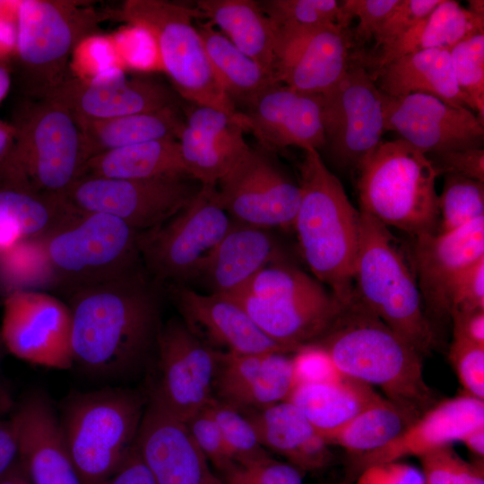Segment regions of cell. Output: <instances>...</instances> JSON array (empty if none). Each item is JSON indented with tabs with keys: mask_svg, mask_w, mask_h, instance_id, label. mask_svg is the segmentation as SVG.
I'll list each match as a JSON object with an SVG mask.
<instances>
[{
	"mask_svg": "<svg viewBox=\"0 0 484 484\" xmlns=\"http://www.w3.org/2000/svg\"><path fill=\"white\" fill-rule=\"evenodd\" d=\"M68 295L73 365L110 380L149 367L162 324L156 290L141 270Z\"/></svg>",
	"mask_w": 484,
	"mask_h": 484,
	"instance_id": "obj_1",
	"label": "cell"
},
{
	"mask_svg": "<svg viewBox=\"0 0 484 484\" xmlns=\"http://www.w3.org/2000/svg\"><path fill=\"white\" fill-rule=\"evenodd\" d=\"M346 376L422 414L437 402L425 382L422 355L355 298L315 342Z\"/></svg>",
	"mask_w": 484,
	"mask_h": 484,
	"instance_id": "obj_2",
	"label": "cell"
},
{
	"mask_svg": "<svg viewBox=\"0 0 484 484\" xmlns=\"http://www.w3.org/2000/svg\"><path fill=\"white\" fill-rule=\"evenodd\" d=\"M300 173L301 198L293 226L303 258L315 279L347 306L354 298L359 210L318 151H305Z\"/></svg>",
	"mask_w": 484,
	"mask_h": 484,
	"instance_id": "obj_3",
	"label": "cell"
},
{
	"mask_svg": "<svg viewBox=\"0 0 484 484\" xmlns=\"http://www.w3.org/2000/svg\"><path fill=\"white\" fill-rule=\"evenodd\" d=\"M0 183L65 197L85 162L82 130L72 112L50 99H26L14 121Z\"/></svg>",
	"mask_w": 484,
	"mask_h": 484,
	"instance_id": "obj_4",
	"label": "cell"
},
{
	"mask_svg": "<svg viewBox=\"0 0 484 484\" xmlns=\"http://www.w3.org/2000/svg\"><path fill=\"white\" fill-rule=\"evenodd\" d=\"M354 298L422 356L436 344L412 269L386 226L359 210Z\"/></svg>",
	"mask_w": 484,
	"mask_h": 484,
	"instance_id": "obj_5",
	"label": "cell"
},
{
	"mask_svg": "<svg viewBox=\"0 0 484 484\" xmlns=\"http://www.w3.org/2000/svg\"><path fill=\"white\" fill-rule=\"evenodd\" d=\"M357 171L360 211L413 238L438 232L439 174L425 153L401 138L382 141Z\"/></svg>",
	"mask_w": 484,
	"mask_h": 484,
	"instance_id": "obj_6",
	"label": "cell"
},
{
	"mask_svg": "<svg viewBox=\"0 0 484 484\" xmlns=\"http://www.w3.org/2000/svg\"><path fill=\"white\" fill-rule=\"evenodd\" d=\"M223 295L236 300L264 334L289 352L315 342L343 307L316 279L280 261Z\"/></svg>",
	"mask_w": 484,
	"mask_h": 484,
	"instance_id": "obj_7",
	"label": "cell"
},
{
	"mask_svg": "<svg viewBox=\"0 0 484 484\" xmlns=\"http://www.w3.org/2000/svg\"><path fill=\"white\" fill-rule=\"evenodd\" d=\"M147 403V393L123 387L66 402L60 421L82 484H103L118 470L134 447Z\"/></svg>",
	"mask_w": 484,
	"mask_h": 484,
	"instance_id": "obj_8",
	"label": "cell"
},
{
	"mask_svg": "<svg viewBox=\"0 0 484 484\" xmlns=\"http://www.w3.org/2000/svg\"><path fill=\"white\" fill-rule=\"evenodd\" d=\"M98 22L93 11L71 2H18L11 61L27 99L49 98L73 78L69 58L83 39L97 31Z\"/></svg>",
	"mask_w": 484,
	"mask_h": 484,
	"instance_id": "obj_9",
	"label": "cell"
},
{
	"mask_svg": "<svg viewBox=\"0 0 484 484\" xmlns=\"http://www.w3.org/2000/svg\"><path fill=\"white\" fill-rule=\"evenodd\" d=\"M139 231L101 212H79L39 239L51 283L68 294L140 269Z\"/></svg>",
	"mask_w": 484,
	"mask_h": 484,
	"instance_id": "obj_10",
	"label": "cell"
},
{
	"mask_svg": "<svg viewBox=\"0 0 484 484\" xmlns=\"http://www.w3.org/2000/svg\"><path fill=\"white\" fill-rule=\"evenodd\" d=\"M121 16L151 37L163 69L184 99L232 116L241 113L214 76L193 24L194 10L167 1L130 0L124 4Z\"/></svg>",
	"mask_w": 484,
	"mask_h": 484,
	"instance_id": "obj_11",
	"label": "cell"
},
{
	"mask_svg": "<svg viewBox=\"0 0 484 484\" xmlns=\"http://www.w3.org/2000/svg\"><path fill=\"white\" fill-rule=\"evenodd\" d=\"M231 224L216 186H202L182 211L159 227L140 233L142 262L157 281L195 279Z\"/></svg>",
	"mask_w": 484,
	"mask_h": 484,
	"instance_id": "obj_12",
	"label": "cell"
},
{
	"mask_svg": "<svg viewBox=\"0 0 484 484\" xmlns=\"http://www.w3.org/2000/svg\"><path fill=\"white\" fill-rule=\"evenodd\" d=\"M201 187L188 175L143 179L80 178L67 190L65 199L79 212L107 213L142 233L182 211Z\"/></svg>",
	"mask_w": 484,
	"mask_h": 484,
	"instance_id": "obj_13",
	"label": "cell"
},
{
	"mask_svg": "<svg viewBox=\"0 0 484 484\" xmlns=\"http://www.w3.org/2000/svg\"><path fill=\"white\" fill-rule=\"evenodd\" d=\"M220 351L196 336L183 320L161 324L148 398L186 421L213 398Z\"/></svg>",
	"mask_w": 484,
	"mask_h": 484,
	"instance_id": "obj_14",
	"label": "cell"
},
{
	"mask_svg": "<svg viewBox=\"0 0 484 484\" xmlns=\"http://www.w3.org/2000/svg\"><path fill=\"white\" fill-rule=\"evenodd\" d=\"M325 146L336 165L357 169L385 132L382 94L362 65L350 64L343 77L321 95Z\"/></svg>",
	"mask_w": 484,
	"mask_h": 484,
	"instance_id": "obj_15",
	"label": "cell"
},
{
	"mask_svg": "<svg viewBox=\"0 0 484 484\" xmlns=\"http://www.w3.org/2000/svg\"><path fill=\"white\" fill-rule=\"evenodd\" d=\"M221 206L238 223L266 229L293 226L301 191L265 153L249 147L217 183Z\"/></svg>",
	"mask_w": 484,
	"mask_h": 484,
	"instance_id": "obj_16",
	"label": "cell"
},
{
	"mask_svg": "<svg viewBox=\"0 0 484 484\" xmlns=\"http://www.w3.org/2000/svg\"><path fill=\"white\" fill-rule=\"evenodd\" d=\"M1 336L20 359L57 369L73 365L70 309L50 295L29 290L7 294Z\"/></svg>",
	"mask_w": 484,
	"mask_h": 484,
	"instance_id": "obj_17",
	"label": "cell"
},
{
	"mask_svg": "<svg viewBox=\"0 0 484 484\" xmlns=\"http://www.w3.org/2000/svg\"><path fill=\"white\" fill-rule=\"evenodd\" d=\"M273 31L275 82L301 93L322 95L348 70L350 42L347 28L332 23Z\"/></svg>",
	"mask_w": 484,
	"mask_h": 484,
	"instance_id": "obj_18",
	"label": "cell"
},
{
	"mask_svg": "<svg viewBox=\"0 0 484 484\" xmlns=\"http://www.w3.org/2000/svg\"><path fill=\"white\" fill-rule=\"evenodd\" d=\"M381 94L385 132L398 133L426 155L482 147L484 122L470 108L420 93Z\"/></svg>",
	"mask_w": 484,
	"mask_h": 484,
	"instance_id": "obj_19",
	"label": "cell"
},
{
	"mask_svg": "<svg viewBox=\"0 0 484 484\" xmlns=\"http://www.w3.org/2000/svg\"><path fill=\"white\" fill-rule=\"evenodd\" d=\"M412 248V270L429 323L449 318L455 282L484 257V217L451 232L414 238Z\"/></svg>",
	"mask_w": 484,
	"mask_h": 484,
	"instance_id": "obj_20",
	"label": "cell"
},
{
	"mask_svg": "<svg viewBox=\"0 0 484 484\" xmlns=\"http://www.w3.org/2000/svg\"><path fill=\"white\" fill-rule=\"evenodd\" d=\"M64 104L78 123L150 113L177 105L174 93L147 77H130L117 66L89 80L73 77L49 97Z\"/></svg>",
	"mask_w": 484,
	"mask_h": 484,
	"instance_id": "obj_21",
	"label": "cell"
},
{
	"mask_svg": "<svg viewBox=\"0 0 484 484\" xmlns=\"http://www.w3.org/2000/svg\"><path fill=\"white\" fill-rule=\"evenodd\" d=\"M484 426V401L466 393L437 402L413 421L397 438L374 452L350 456L342 482L352 484L366 468L419 458L462 441L471 430Z\"/></svg>",
	"mask_w": 484,
	"mask_h": 484,
	"instance_id": "obj_22",
	"label": "cell"
},
{
	"mask_svg": "<svg viewBox=\"0 0 484 484\" xmlns=\"http://www.w3.org/2000/svg\"><path fill=\"white\" fill-rule=\"evenodd\" d=\"M134 447L156 484H223L186 422L149 398Z\"/></svg>",
	"mask_w": 484,
	"mask_h": 484,
	"instance_id": "obj_23",
	"label": "cell"
},
{
	"mask_svg": "<svg viewBox=\"0 0 484 484\" xmlns=\"http://www.w3.org/2000/svg\"><path fill=\"white\" fill-rule=\"evenodd\" d=\"M18 461L30 484H82L60 419L41 392L28 395L11 417Z\"/></svg>",
	"mask_w": 484,
	"mask_h": 484,
	"instance_id": "obj_24",
	"label": "cell"
},
{
	"mask_svg": "<svg viewBox=\"0 0 484 484\" xmlns=\"http://www.w3.org/2000/svg\"><path fill=\"white\" fill-rule=\"evenodd\" d=\"M247 130L269 149L325 146L321 95L305 94L276 83L247 108Z\"/></svg>",
	"mask_w": 484,
	"mask_h": 484,
	"instance_id": "obj_25",
	"label": "cell"
},
{
	"mask_svg": "<svg viewBox=\"0 0 484 484\" xmlns=\"http://www.w3.org/2000/svg\"><path fill=\"white\" fill-rule=\"evenodd\" d=\"M171 291L184 323L211 347L238 354L289 352L264 334L229 296L202 294L183 286H173Z\"/></svg>",
	"mask_w": 484,
	"mask_h": 484,
	"instance_id": "obj_26",
	"label": "cell"
},
{
	"mask_svg": "<svg viewBox=\"0 0 484 484\" xmlns=\"http://www.w3.org/2000/svg\"><path fill=\"white\" fill-rule=\"evenodd\" d=\"M294 385L286 353L220 351L213 397L240 412L258 411L287 401Z\"/></svg>",
	"mask_w": 484,
	"mask_h": 484,
	"instance_id": "obj_27",
	"label": "cell"
},
{
	"mask_svg": "<svg viewBox=\"0 0 484 484\" xmlns=\"http://www.w3.org/2000/svg\"><path fill=\"white\" fill-rule=\"evenodd\" d=\"M241 413L267 451L283 456L303 472L322 470L333 461L324 436L290 402Z\"/></svg>",
	"mask_w": 484,
	"mask_h": 484,
	"instance_id": "obj_28",
	"label": "cell"
},
{
	"mask_svg": "<svg viewBox=\"0 0 484 484\" xmlns=\"http://www.w3.org/2000/svg\"><path fill=\"white\" fill-rule=\"evenodd\" d=\"M275 241L265 229L232 222L202 267L201 279L210 293L229 294L265 266L279 262Z\"/></svg>",
	"mask_w": 484,
	"mask_h": 484,
	"instance_id": "obj_29",
	"label": "cell"
},
{
	"mask_svg": "<svg viewBox=\"0 0 484 484\" xmlns=\"http://www.w3.org/2000/svg\"><path fill=\"white\" fill-rule=\"evenodd\" d=\"M376 75L378 89L388 97L420 93L467 108L454 78L448 48L404 55L378 68Z\"/></svg>",
	"mask_w": 484,
	"mask_h": 484,
	"instance_id": "obj_30",
	"label": "cell"
},
{
	"mask_svg": "<svg viewBox=\"0 0 484 484\" xmlns=\"http://www.w3.org/2000/svg\"><path fill=\"white\" fill-rule=\"evenodd\" d=\"M195 5V17H205L218 26L236 48L273 78L274 31L256 1L199 0Z\"/></svg>",
	"mask_w": 484,
	"mask_h": 484,
	"instance_id": "obj_31",
	"label": "cell"
},
{
	"mask_svg": "<svg viewBox=\"0 0 484 484\" xmlns=\"http://www.w3.org/2000/svg\"><path fill=\"white\" fill-rule=\"evenodd\" d=\"M381 397L368 385L344 376L335 382L296 385L287 401L324 436L345 425Z\"/></svg>",
	"mask_w": 484,
	"mask_h": 484,
	"instance_id": "obj_32",
	"label": "cell"
},
{
	"mask_svg": "<svg viewBox=\"0 0 484 484\" xmlns=\"http://www.w3.org/2000/svg\"><path fill=\"white\" fill-rule=\"evenodd\" d=\"M78 124L82 134L85 161L125 146L162 139L178 140L186 125L177 105L150 113Z\"/></svg>",
	"mask_w": 484,
	"mask_h": 484,
	"instance_id": "obj_33",
	"label": "cell"
},
{
	"mask_svg": "<svg viewBox=\"0 0 484 484\" xmlns=\"http://www.w3.org/2000/svg\"><path fill=\"white\" fill-rule=\"evenodd\" d=\"M187 175L177 139H162L114 149L87 160L76 178L143 179Z\"/></svg>",
	"mask_w": 484,
	"mask_h": 484,
	"instance_id": "obj_34",
	"label": "cell"
},
{
	"mask_svg": "<svg viewBox=\"0 0 484 484\" xmlns=\"http://www.w3.org/2000/svg\"><path fill=\"white\" fill-rule=\"evenodd\" d=\"M484 32V18L454 0H441L426 17L392 44L381 48L377 69L404 55L428 49H450L462 39Z\"/></svg>",
	"mask_w": 484,
	"mask_h": 484,
	"instance_id": "obj_35",
	"label": "cell"
},
{
	"mask_svg": "<svg viewBox=\"0 0 484 484\" xmlns=\"http://www.w3.org/2000/svg\"><path fill=\"white\" fill-rule=\"evenodd\" d=\"M214 76L229 99L250 107L273 78L210 23L197 28ZM236 106V105H235Z\"/></svg>",
	"mask_w": 484,
	"mask_h": 484,
	"instance_id": "obj_36",
	"label": "cell"
},
{
	"mask_svg": "<svg viewBox=\"0 0 484 484\" xmlns=\"http://www.w3.org/2000/svg\"><path fill=\"white\" fill-rule=\"evenodd\" d=\"M421 414L384 396L340 428L324 436L350 456L378 450L397 438Z\"/></svg>",
	"mask_w": 484,
	"mask_h": 484,
	"instance_id": "obj_37",
	"label": "cell"
},
{
	"mask_svg": "<svg viewBox=\"0 0 484 484\" xmlns=\"http://www.w3.org/2000/svg\"><path fill=\"white\" fill-rule=\"evenodd\" d=\"M78 213L65 197L0 183V225L22 239H42Z\"/></svg>",
	"mask_w": 484,
	"mask_h": 484,
	"instance_id": "obj_38",
	"label": "cell"
},
{
	"mask_svg": "<svg viewBox=\"0 0 484 484\" xmlns=\"http://www.w3.org/2000/svg\"><path fill=\"white\" fill-rule=\"evenodd\" d=\"M178 143L187 175L202 186H216L249 149L223 146L199 135L186 125Z\"/></svg>",
	"mask_w": 484,
	"mask_h": 484,
	"instance_id": "obj_39",
	"label": "cell"
},
{
	"mask_svg": "<svg viewBox=\"0 0 484 484\" xmlns=\"http://www.w3.org/2000/svg\"><path fill=\"white\" fill-rule=\"evenodd\" d=\"M438 232L447 233L484 217V183L445 175L438 195Z\"/></svg>",
	"mask_w": 484,
	"mask_h": 484,
	"instance_id": "obj_40",
	"label": "cell"
},
{
	"mask_svg": "<svg viewBox=\"0 0 484 484\" xmlns=\"http://www.w3.org/2000/svg\"><path fill=\"white\" fill-rule=\"evenodd\" d=\"M450 56L467 108L484 122V32L456 43L450 48Z\"/></svg>",
	"mask_w": 484,
	"mask_h": 484,
	"instance_id": "obj_41",
	"label": "cell"
},
{
	"mask_svg": "<svg viewBox=\"0 0 484 484\" xmlns=\"http://www.w3.org/2000/svg\"><path fill=\"white\" fill-rule=\"evenodd\" d=\"M204 409L220 428L235 463L243 464L271 455L240 411L214 397Z\"/></svg>",
	"mask_w": 484,
	"mask_h": 484,
	"instance_id": "obj_42",
	"label": "cell"
},
{
	"mask_svg": "<svg viewBox=\"0 0 484 484\" xmlns=\"http://www.w3.org/2000/svg\"><path fill=\"white\" fill-rule=\"evenodd\" d=\"M0 279L9 293L51 282V275L39 239H22L0 253ZM8 293V294H9Z\"/></svg>",
	"mask_w": 484,
	"mask_h": 484,
	"instance_id": "obj_43",
	"label": "cell"
},
{
	"mask_svg": "<svg viewBox=\"0 0 484 484\" xmlns=\"http://www.w3.org/2000/svg\"><path fill=\"white\" fill-rule=\"evenodd\" d=\"M257 4L273 30L340 24L341 22V1L265 0Z\"/></svg>",
	"mask_w": 484,
	"mask_h": 484,
	"instance_id": "obj_44",
	"label": "cell"
},
{
	"mask_svg": "<svg viewBox=\"0 0 484 484\" xmlns=\"http://www.w3.org/2000/svg\"><path fill=\"white\" fill-rule=\"evenodd\" d=\"M427 484H484L483 459L467 462L452 445L419 457Z\"/></svg>",
	"mask_w": 484,
	"mask_h": 484,
	"instance_id": "obj_45",
	"label": "cell"
},
{
	"mask_svg": "<svg viewBox=\"0 0 484 484\" xmlns=\"http://www.w3.org/2000/svg\"><path fill=\"white\" fill-rule=\"evenodd\" d=\"M303 471L271 455L234 464L222 473L223 484H303Z\"/></svg>",
	"mask_w": 484,
	"mask_h": 484,
	"instance_id": "obj_46",
	"label": "cell"
},
{
	"mask_svg": "<svg viewBox=\"0 0 484 484\" xmlns=\"http://www.w3.org/2000/svg\"><path fill=\"white\" fill-rule=\"evenodd\" d=\"M449 359L464 393L484 401V347L453 338Z\"/></svg>",
	"mask_w": 484,
	"mask_h": 484,
	"instance_id": "obj_47",
	"label": "cell"
},
{
	"mask_svg": "<svg viewBox=\"0 0 484 484\" xmlns=\"http://www.w3.org/2000/svg\"><path fill=\"white\" fill-rule=\"evenodd\" d=\"M291 360L295 385L335 382L346 376L326 350L317 343L299 347Z\"/></svg>",
	"mask_w": 484,
	"mask_h": 484,
	"instance_id": "obj_48",
	"label": "cell"
},
{
	"mask_svg": "<svg viewBox=\"0 0 484 484\" xmlns=\"http://www.w3.org/2000/svg\"><path fill=\"white\" fill-rule=\"evenodd\" d=\"M185 422L194 442L206 459L221 474L236 464L228 450L220 428L204 408Z\"/></svg>",
	"mask_w": 484,
	"mask_h": 484,
	"instance_id": "obj_49",
	"label": "cell"
},
{
	"mask_svg": "<svg viewBox=\"0 0 484 484\" xmlns=\"http://www.w3.org/2000/svg\"><path fill=\"white\" fill-rule=\"evenodd\" d=\"M441 0H399L373 39L383 48L403 36L426 17Z\"/></svg>",
	"mask_w": 484,
	"mask_h": 484,
	"instance_id": "obj_50",
	"label": "cell"
},
{
	"mask_svg": "<svg viewBox=\"0 0 484 484\" xmlns=\"http://www.w3.org/2000/svg\"><path fill=\"white\" fill-rule=\"evenodd\" d=\"M399 0H344L341 1V22L345 28L353 18L359 20L354 32L357 42L373 39Z\"/></svg>",
	"mask_w": 484,
	"mask_h": 484,
	"instance_id": "obj_51",
	"label": "cell"
},
{
	"mask_svg": "<svg viewBox=\"0 0 484 484\" xmlns=\"http://www.w3.org/2000/svg\"><path fill=\"white\" fill-rule=\"evenodd\" d=\"M440 175H455L484 183V149L467 148L427 155Z\"/></svg>",
	"mask_w": 484,
	"mask_h": 484,
	"instance_id": "obj_52",
	"label": "cell"
},
{
	"mask_svg": "<svg viewBox=\"0 0 484 484\" xmlns=\"http://www.w3.org/2000/svg\"><path fill=\"white\" fill-rule=\"evenodd\" d=\"M484 309V257L469 266L453 290L451 310Z\"/></svg>",
	"mask_w": 484,
	"mask_h": 484,
	"instance_id": "obj_53",
	"label": "cell"
},
{
	"mask_svg": "<svg viewBox=\"0 0 484 484\" xmlns=\"http://www.w3.org/2000/svg\"><path fill=\"white\" fill-rule=\"evenodd\" d=\"M354 484H427L419 468L400 461L369 466L363 470Z\"/></svg>",
	"mask_w": 484,
	"mask_h": 484,
	"instance_id": "obj_54",
	"label": "cell"
},
{
	"mask_svg": "<svg viewBox=\"0 0 484 484\" xmlns=\"http://www.w3.org/2000/svg\"><path fill=\"white\" fill-rule=\"evenodd\" d=\"M450 318L453 320V338L484 347V309L454 310Z\"/></svg>",
	"mask_w": 484,
	"mask_h": 484,
	"instance_id": "obj_55",
	"label": "cell"
},
{
	"mask_svg": "<svg viewBox=\"0 0 484 484\" xmlns=\"http://www.w3.org/2000/svg\"><path fill=\"white\" fill-rule=\"evenodd\" d=\"M103 484L156 483L135 447H134L118 470Z\"/></svg>",
	"mask_w": 484,
	"mask_h": 484,
	"instance_id": "obj_56",
	"label": "cell"
},
{
	"mask_svg": "<svg viewBox=\"0 0 484 484\" xmlns=\"http://www.w3.org/2000/svg\"><path fill=\"white\" fill-rule=\"evenodd\" d=\"M18 459V444L12 419L0 420V477Z\"/></svg>",
	"mask_w": 484,
	"mask_h": 484,
	"instance_id": "obj_57",
	"label": "cell"
},
{
	"mask_svg": "<svg viewBox=\"0 0 484 484\" xmlns=\"http://www.w3.org/2000/svg\"><path fill=\"white\" fill-rule=\"evenodd\" d=\"M15 40V21L0 18V65L12 60Z\"/></svg>",
	"mask_w": 484,
	"mask_h": 484,
	"instance_id": "obj_58",
	"label": "cell"
},
{
	"mask_svg": "<svg viewBox=\"0 0 484 484\" xmlns=\"http://www.w3.org/2000/svg\"><path fill=\"white\" fill-rule=\"evenodd\" d=\"M467 449L479 459L484 456V426L479 427L468 433L461 441Z\"/></svg>",
	"mask_w": 484,
	"mask_h": 484,
	"instance_id": "obj_59",
	"label": "cell"
},
{
	"mask_svg": "<svg viewBox=\"0 0 484 484\" xmlns=\"http://www.w3.org/2000/svg\"><path fill=\"white\" fill-rule=\"evenodd\" d=\"M0 484H30L18 459L0 477Z\"/></svg>",
	"mask_w": 484,
	"mask_h": 484,
	"instance_id": "obj_60",
	"label": "cell"
},
{
	"mask_svg": "<svg viewBox=\"0 0 484 484\" xmlns=\"http://www.w3.org/2000/svg\"><path fill=\"white\" fill-rule=\"evenodd\" d=\"M11 74L8 68L0 65V102L6 96L11 87Z\"/></svg>",
	"mask_w": 484,
	"mask_h": 484,
	"instance_id": "obj_61",
	"label": "cell"
},
{
	"mask_svg": "<svg viewBox=\"0 0 484 484\" xmlns=\"http://www.w3.org/2000/svg\"><path fill=\"white\" fill-rule=\"evenodd\" d=\"M468 11L476 16L484 18V1L483 0H470L468 1Z\"/></svg>",
	"mask_w": 484,
	"mask_h": 484,
	"instance_id": "obj_62",
	"label": "cell"
},
{
	"mask_svg": "<svg viewBox=\"0 0 484 484\" xmlns=\"http://www.w3.org/2000/svg\"><path fill=\"white\" fill-rule=\"evenodd\" d=\"M341 484H344V483L341 482Z\"/></svg>",
	"mask_w": 484,
	"mask_h": 484,
	"instance_id": "obj_63",
	"label": "cell"
}]
</instances>
